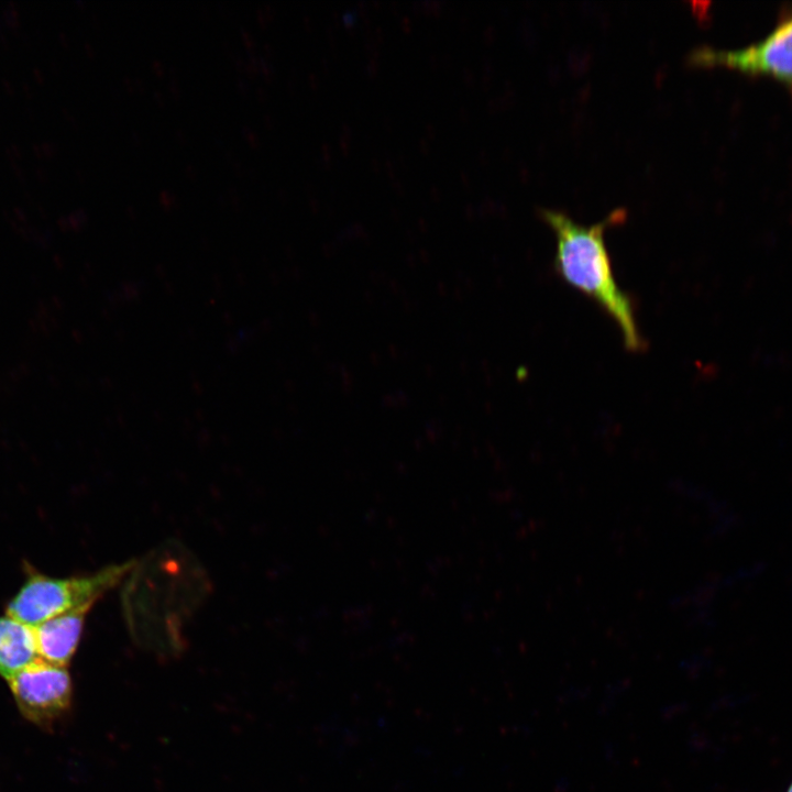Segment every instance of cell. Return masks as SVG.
Listing matches in <instances>:
<instances>
[{"mask_svg":"<svg viewBox=\"0 0 792 792\" xmlns=\"http://www.w3.org/2000/svg\"><path fill=\"white\" fill-rule=\"evenodd\" d=\"M556 235L554 270L572 288L592 299L618 327L628 351L638 352L645 342L638 329L631 298L614 276L604 233L623 222L625 209H616L592 226L576 223L566 213L540 209Z\"/></svg>","mask_w":792,"mask_h":792,"instance_id":"1","label":"cell"},{"mask_svg":"<svg viewBox=\"0 0 792 792\" xmlns=\"http://www.w3.org/2000/svg\"><path fill=\"white\" fill-rule=\"evenodd\" d=\"M21 714L38 726H50L70 706L73 686L67 668L41 658L7 680Z\"/></svg>","mask_w":792,"mask_h":792,"instance_id":"4","label":"cell"},{"mask_svg":"<svg viewBox=\"0 0 792 792\" xmlns=\"http://www.w3.org/2000/svg\"><path fill=\"white\" fill-rule=\"evenodd\" d=\"M787 792H792V782H791V784L789 785Z\"/></svg>","mask_w":792,"mask_h":792,"instance_id":"7","label":"cell"},{"mask_svg":"<svg viewBox=\"0 0 792 792\" xmlns=\"http://www.w3.org/2000/svg\"><path fill=\"white\" fill-rule=\"evenodd\" d=\"M92 606L94 604H87L31 626L38 657L52 664L67 668L77 650L86 616Z\"/></svg>","mask_w":792,"mask_h":792,"instance_id":"5","label":"cell"},{"mask_svg":"<svg viewBox=\"0 0 792 792\" xmlns=\"http://www.w3.org/2000/svg\"><path fill=\"white\" fill-rule=\"evenodd\" d=\"M133 564V561H128L91 574L62 579L29 571L23 585L8 603L6 614L33 627L77 607L95 604L123 579Z\"/></svg>","mask_w":792,"mask_h":792,"instance_id":"2","label":"cell"},{"mask_svg":"<svg viewBox=\"0 0 792 792\" xmlns=\"http://www.w3.org/2000/svg\"><path fill=\"white\" fill-rule=\"evenodd\" d=\"M37 658L32 627L8 615L0 617V675L8 680Z\"/></svg>","mask_w":792,"mask_h":792,"instance_id":"6","label":"cell"},{"mask_svg":"<svg viewBox=\"0 0 792 792\" xmlns=\"http://www.w3.org/2000/svg\"><path fill=\"white\" fill-rule=\"evenodd\" d=\"M688 61L695 65H723L746 74L770 75L792 94V15L757 43L737 50L700 46L689 53Z\"/></svg>","mask_w":792,"mask_h":792,"instance_id":"3","label":"cell"}]
</instances>
